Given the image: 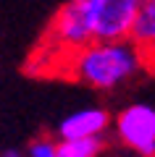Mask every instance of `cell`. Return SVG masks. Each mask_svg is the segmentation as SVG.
<instances>
[{
  "instance_id": "6da1fadb",
  "label": "cell",
  "mask_w": 155,
  "mask_h": 157,
  "mask_svg": "<svg viewBox=\"0 0 155 157\" xmlns=\"http://www.w3.org/2000/svg\"><path fill=\"white\" fill-rule=\"evenodd\" d=\"M145 0H68L58 8L45 34V50L68 58L92 42L132 39Z\"/></svg>"
},
{
  "instance_id": "7a4b0ae2",
  "label": "cell",
  "mask_w": 155,
  "mask_h": 157,
  "mask_svg": "<svg viewBox=\"0 0 155 157\" xmlns=\"http://www.w3.org/2000/svg\"><path fill=\"white\" fill-rule=\"evenodd\" d=\"M145 66V52L134 39L121 42H92L63 58L61 71L84 86L97 92H113L129 84Z\"/></svg>"
},
{
  "instance_id": "ba28073f",
  "label": "cell",
  "mask_w": 155,
  "mask_h": 157,
  "mask_svg": "<svg viewBox=\"0 0 155 157\" xmlns=\"http://www.w3.org/2000/svg\"><path fill=\"white\" fill-rule=\"evenodd\" d=\"M0 157H27V152L13 149V147H11V149H3V152H0Z\"/></svg>"
},
{
  "instance_id": "8992f818",
  "label": "cell",
  "mask_w": 155,
  "mask_h": 157,
  "mask_svg": "<svg viewBox=\"0 0 155 157\" xmlns=\"http://www.w3.org/2000/svg\"><path fill=\"white\" fill-rule=\"evenodd\" d=\"M105 149L103 136L92 139H58V157H100Z\"/></svg>"
},
{
  "instance_id": "277c9868",
  "label": "cell",
  "mask_w": 155,
  "mask_h": 157,
  "mask_svg": "<svg viewBox=\"0 0 155 157\" xmlns=\"http://www.w3.org/2000/svg\"><path fill=\"white\" fill-rule=\"evenodd\" d=\"M113 126V118L103 107H82L74 110L58 123V139H92L103 136Z\"/></svg>"
},
{
  "instance_id": "3957f363",
  "label": "cell",
  "mask_w": 155,
  "mask_h": 157,
  "mask_svg": "<svg viewBox=\"0 0 155 157\" xmlns=\"http://www.w3.org/2000/svg\"><path fill=\"white\" fill-rule=\"evenodd\" d=\"M116 139L139 157H155V107L132 102L113 115Z\"/></svg>"
},
{
  "instance_id": "5b68a950",
  "label": "cell",
  "mask_w": 155,
  "mask_h": 157,
  "mask_svg": "<svg viewBox=\"0 0 155 157\" xmlns=\"http://www.w3.org/2000/svg\"><path fill=\"white\" fill-rule=\"evenodd\" d=\"M132 39L137 42V47L145 52V58H155V0H145L142 11L134 24Z\"/></svg>"
},
{
  "instance_id": "52a82bcc",
  "label": "cell",
  "mask_w": 155,
  "mask_h": 157,
  "mask_svg": "<svg viewBox=\"0 0 155 157\" xmlns=\"http://www.w3.org/2000/svg\"><path fill=\"white\" fill-rule=\"evenodd\" d=\"M24 152H27V157H58V141L39 136V139L29 141V147Z\"/></svg>"
}]
</instances>
